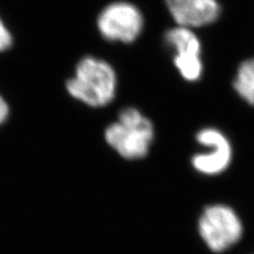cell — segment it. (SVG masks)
I'll use <instances>...</instances> for the list:
<instances>
[{"label":"cell","mask_w":254,"mask_h":254,"mask_svg":"<svg viewBox=\"0 0 254 254\" xmlns=\"http://www.w3.org/2000/svg\"><path fill=\"white\" fill-rule=\"evenodd\" d=\"M155 136L152 121L137 108H125L119 114L118 121L105 129L107 144L121 157L136 160L149 152Z\"/></svg>","instance_id":"2"},{"label":"cell","mask_w":254,"mask_h":254,"mask_svg":"<svg viewBox=\"0 0 254 254\" xmlns=\"http://www.w3.org/2000/svg\"><path fill=\"white\" fill-rule=\"evenodd\" d=\"M97 25L101 35L108 42L130 44L142 33L144 18L136 5L118 1L103 9Z\"/></svg>","instance_id":"4"},{"label":"cell","mask_w":254,"mask_h":254,"mask_svg":"<svg viewBox=\"0 0 254 254\" xmlns=\"http://www.w3.org/2000/svg\"><path fill=\"white\" fill-rule=\"evenodd\" d=\"M73 99L90 107H104L114 101L118 77L115 69L104 60L85 57L77 63L74 74L66 83Z\"/></svg>","instance_id":"1"},{"label":"cell","mask_w":254,"mask_h":254,"mask_svg":"<svg viewBox=\"0 0 254 254\" xmlns=\"http://www.w3.org/2000/svg\"><path fill=\"white\" fill-rule=\"evenodd\" d=\"M198 231L214 252L231 248L243 235V224L236 212L226 204L206 206L198 220Z\"/></svg>","instance_id":"3"},{"label":"cell","mask_w":254,"mask_h":254,"mask_svg":"<svg viewBox=\"0 0 254 254\" xmlns=\"http://www.w3.org/2000/svg\"><path fill=\"white\" fill-rule=\"evenodd\" d=\"M178 26L199 28L216 21L221 9L217 0H165Z\"/></svg>","instance_id":"7"},{"label":"cell","mask_w":254,"mask_h":254,"mask_svg":"<svg viewBox=\"0 0 254 254\" xmlns=\"http://www.w3.org/2000/svg\"><path fill=\"white\" fill-rule=\"evenodd\" d=\"M12 35L0 18V52L9 49L12 45Z\"/></svg>","instance_id":"9"},{"label":"cell","mask_w":254,"mask_h":254,"mask_svg":"<svg viewBox=\"0 0 254 254\" xmlns=\"http://www.w3.org/2000/svg\"><path fill=\"white\" fill-rule=\"evenodd\" d=\"M165 43L174 51V65L188 82H196L202 76L201 43L190 28L177 26L165 33Z\"/></svg>","instance_id":"5"},{"label":"cell","mask_w":254,"mask_h":254,"mask_svg":"<svg viewBox=\"0 0 254 254\" xmlns=\"http://www.w3.org/2000/svg\"><path fill=\"white\" fill-rule=\"evenodd\" d=\"M196 140L206 148L193 156V168L205 176H216L225 172L232 160V146L229 139L220 130L206 127L196 134Z\"/></svg>","instance_id":"6"},{"label":"cell","mask_w":254,"mask_h":254,"mask_svg":"<svg viewBox=\"0 0 254 254\" xmlns=\"http://www.w3.org/2000/svg\"><path fill=\"white\" fill-rule=\"evenodd\" d=\"M7 115H9V107L0 95V124H2L6 120Z\"/></svg>","instance_id":"10"},{"label":"cell","mask_w":254,"mask_h":254,"mask_svg":"<svg viewBox=\"0 0 254 254\" xmlns=\"http://www.w3.org/2000/svg\"><path fill=\"white\" fill-rule=\"evenodd\" d=\"M233 86L245 102L254 106V59H249L241 64Z\"/></svg>","instance_id":"8"}]
</instances>
